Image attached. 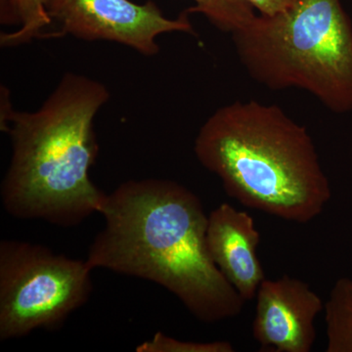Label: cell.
Segmentation results:
<instances>
[{
	"mask_svg": "<svg viewBox=\"0 0 352 352\" xmlns=\"http://www.w3.org/2000/svg\"><path fill=\"white\" fill-rule=\"evenodd\" d=\"M105 226L88 249L92 270L154 282L205 323L235 318L244 300L208 251V215L193 191L173 180H129L107 194Z\"/></svg>",
	"mask_w": 352,
	"mask_h": 352,
	"instance_id": "1",
	"label": "cell"
},
{
	"mask_svg": "<svg viewBox=\"0 0 352 352\" xmlns=\"http://www.w3.org/2000/svg\"><path fill=\"white\" fill-rule=\"evenodd\" d=\"M1 131L11 159L0 187L7 214L74 227L99 214L107 194L90 179L99 153L94 119L111 94L104 83L66 73L36 111L14 110L1 87Z\"/></svg>",
	"mask_w": 352,
	"mask_h": 352,
	"instance_id": "2",
	"label": "cell"
},
{
	"mask_svg": "<svg viewBox=\"0 0 352 352\" xmlns=\"http://www.w3.org/2000/svg\"><path fill=\"white\" fill-rule=\"evenodd\" d=\"M194 153L230 198L277 219L307 224L332 198L307 127L274 104L235 101L217 109L199 129Z\"/></svg>",
	"mask_w": 352,
	"mask_h": 352,
	"instance_id": "3",
	"label": "cell"
},
{
	"mask_svg": "<svg viewBox=\"0 0 352 352\" xmlns=\"http://www.w3.org/2000/svg\"><path fill=\"white\" fill-rule=\"evenodd\" d=\"M241 64L270 90H305L331 112L352 111V22L340 0H296L233 32Z\"/></svg>",
	"mask_w": 352,
	"mask_h": 352,
	"instance_id": "4",
	"label": "cell"
},
{
	"mask_svg": "<svg viewBox=\"0 0 352 352\" xmlns=\"http://www.w3.org/2000/svg\"><path fill=\"white\" fill-rule=\"evenodd\" d=\"M87 259L71 258L43 245L0 242V340L34 330H57L94 291Z\"/></svg>",
	"mask_w": 352,
	"mask_h": 352,
	"instance_id": "5",
	"label": "cell"
},
{
	"mask_svg": "<svg viewBox=\"0 0 352 352\" xmlns=\"http://www.w3.org/2000/svg\"><path fill=\"white\" fill-rule=\"evenodd\" d=\"M48 15L58 25L50 38L72 36L85 41L119 43L147 57L160 52L162 34L183 32L198 36L188 10L166 17L155 2L131 0H47Z\"/></svg>",
	"mask_w": 352,
	"mask_h": 352,
	"instance_id": "6",
	"label": "cell"
},
{
	"mask_svg": "<svg viewBox=\"0 0 352 352\" xmlns=\"http://www.w3.org/2000/svg\"><path fill=\"white\" fill-rule=\"evenodd\" d=\"M252 337L261 351L310 352L316 340L315 319L325 302L309 285L284 274L265 278L256 296Z\"/></svg>",
	"mask_w": 352,
	"mask_h": 352,
	"instance_id": "7",
	"label": "cell"
},
{
	"mask_svg": "<svg viewBox=\"0 0 352 352\" xmlns=\"http://www.w3.org/2000/svg\"><path fill=\"white\" fill-rule=\"evenodd\" d=\"M208 251L244 302H252L265 279L258 256L261 234L247 212L222 203L208 214Z\"/></svg>",
	"mask_w": 352,
	"mask_h": 352,
	"instance_id": "8",
	"label": "cell"
},
{
	"mask_svg": "<svg viewBox=\"0 0 352 352\" xmlns=\"http://www.w3.org/2000/svg\"><path fill=\"white\" fill-rule=\"evenodd\" d=\"M47 0H0V23L17 29L2 32V47H13L43 38L45 31L52 25L47 8Z\"/></svg>",
	"mask_w": 352,
	"mask_h": 352,
	"instance_id": "9",
	"label": "cell"
},
{
	"mask_svg": "<svg viewBox=\"0 0 352 352\" xmlns=\"http://www.w3.org/2000/svg\"><path fill=\"white\" fill-rule=\"evenodd\" d=\"M327 352H352V279H338L325 302Z\"/></svg>",
	"mask_w": 352,
	"mask_h": 352,
	"instance_id": "10",
	"label": "cell"
},
{
	"mask_svg": "<svg viewBox=\"0 0 352 352\" xmlns=\"http://www.w3.org/2000/svg\"><path fill=\"white\" fill-rule=\"evenodd\" d=\"M190 14L200 13L220 32L232 34L254 20V7L248 0H192Z\"/></svg>",
	"mask_w": 352,
	"mask_h": 352,
	"instance_id": "11",
	"label": "cell"
},
{
	"mask_svg": "<svg viewBox=\"0 0 352 352\" xmlns=\"http://www.w3.org/2000/svg\"><path fill=\"white\" fill-rule=\"evenodd\" d=\"M138 352H234L233 344L227 340L199 342L176 340L163 332L155 333L151 340L136 346Z\"/></svg>",
	"mask_w": 352,
	"mask_h": 352,
	"instance_id": "12",
	"label": "cell"
},
{
	"mask_svg": "<svg viewBox=\"0 0 352 352\" xmlns=\"http://www.w3.org/2000/svg\"><path fill=\"white\" fill-rule=\"evenodd\" d=\"M296 0H248L254 8L264 16H274L284 12L296 3Z\"/></svg>",
	"mask_w": 352,
	"mask_h": 352,
	"instance_id": "13",
	"label": "cell"
}]
</instances>
